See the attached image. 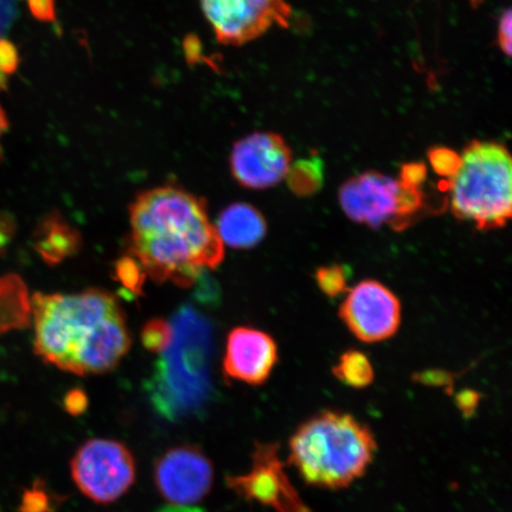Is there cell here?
Segmentation results:
<instances>
[{"label":"cell","instance_id":"1","mask_svg":"<svg viewBox=\"0 0 512 512\" xmlns=\"http://www.w3.org/2000/svg\"><path fill=\"white\" fill-rule=\"evenodd\" d=\"M130 223L132 258L157 283L191 286L223 260L224 245L206 202L176 185L138 195Z\"/></svg>","mask_w":512,"mask_h":512},{"label":"cell","instance_id":"2","mask_svg":"<svg viewBox=\"0 0 512 512\" xmlns=\"http://www.w3.org/2000/svg\"><path fill=\"white\" fill-rule=\"evenodd\" d=\"M34 348L43 361L75 375L118 367L131 347L123 309L112 293L92 288L32 298Z\"/></svg>","mask_w":512,"mask_h":512},{"label":"cell","instance_id":"3","mask_svg":"<svg viewBox=\"0 0 512 512\" xmlns=\"http://www.w3.org/2000/svg\"><path fill=\"white\" fill-rule=\"evenodd\" d=\"M377 444L354 416L326 411L298 428L290 440V462L307 484L339 490L366 473Z\"/></svg>","mask_w":512,"mask_h":512},{"label":"cell","instance_id":"4","mask_svg":"<svg viewBox=\"0 0 512 512\" xmlns=\"http://www.w3.org/2000/svg\"><path fill=\"white\" fill-rule=\"evenodd\" d=\"M446 190L452 213L480 230L502 228L512 215V160L502 144L472 142Z\"/></svg>","mask_w":512,"mask_h":512},{"label":"cell","instance_id":"5","mask_svg":"<svg viewBox=\"0 0 512 512\" xmlns=\"http://www.w3.org/2000/svg\"><path fill=\"white\" fill-rule=\"evenodd\" d=\"M78 489L98 504H111L136 482V460L128 447L111 439H91L81 445L70 462Z\"/></svg>","mask_w":512,"mask_h":512},{"label":"cell","instance_id":"6","mask_svg":"<svg viewBox=\"0 0 512 512\" xmlns=\"http://www.w3.org/2000/svg\"><path fill=\"white\" fill-rule=\"evenodd\" d=\"M217 41L242 46L274 25L287 28L292 10L285 0H200Z\"/></svg>","mask_w":512,"mask_h":512},{"label":"cell","instance_id":"7","mask_svg":"<svg viewBox=\"0 0 512 512\" xmlns=\"http://www.w3.org/2000/svg\"><path fill=\"white\" fill-rule=\"evenodd\" d=\"M214 465L201 448H169L153 467V482L165 502L192 505L203 501L214 485Z\"/></svg>","mask_w":512,"mask_h":512},{"label":"cell","instance_id":"8","mask_svg":"<svg viewBox=\"0 0 512 512\" xmlns=\"http://www.w3.org/2000/svg\"><path fill=\"white\" fill-rule=\"evenodd\" d=\"M229 164L242 187L265 190L286 178L292 165V151L279 134L255 132L234 144Z\"/></svg>","mask_w":512,"mask_h":512},{"label":"cell","instance_id":"9","mask_svg":"<svg viewBox=\"0 0 512 512\" xmlns=\"http://www.w3.org/2000/svg\"><path fill=\"white\" fill-rule=\"evenodd\" d=\"M339 313L352 334L366 343L386 341L396 334L401 322L400 300L374 280L352 288Z\"/></svg>","mask_w":512,"mask_h":512},{"label":"cell","instance_id":"10","mask_svg":"<svg viewBox=\"0 0 512 512\" xmlns=\"http://www.w3.org/2000/svg\"><path fill=\"white\" fill-rule=\"evenodd\" d=\"M400 183L376 171L352 177L339 190V203L350 220L380 228L395 226L399 216Z\"/></svg>","mask_w":512,"mask_h":512},{"label":"cell","instance_id":"11","mask_svg":"<svg viewBox=\"0 0 512 512\" xmlns=\"http://www.w3.org/2000/svg\"><path fill=\"white\" fill-rule=\"evenodd\" d=\"M277 362V344L270 335L242 326L230 332L223 357V373L228 379L260 386Z\"/></svg>","mask_w":512,"mask_h":512},{"label":"cell","instance_id":"12","mask_svg":"<svg viewBox=\"0 0 512 512\" xmlns=\"http://www.w3.org/2000/svg\"><path fill=\"white\" fill-rule=\"evenodd\" d=\"M215 228L223 245L235 249L258 246L267 233L264 215L247 203H234L224 209Z\"/></svg>","mask_w":512,"mask_h":512},{"label":"cell","instance_id":"13","mask_svg":"<svg viewBox=\"0 0 512 512\" xmlns=\"http://www.w3.org/2000/svg\"><path fill=\"white\" fill-rule=\"evenodd\" d=\"M35 240L38 253L50 264L75 253L79 247L78 234L57 215L49 216L41 223Z\"/></svg>","mask_w":512,"mask_h":512},{"label":"cell","instance_id":"14","mask_svg":"<svg viewBox=\"0 0 512 512\" xmlns=\"http://www.w3.org/2000/svg\"><path fill=\"white\" fill-rule=\"evenodd\" d=\"M286 179L293 194L300 197L315 195L324 183L323 162L317 157L298 160L290 166Z\"/></svg>","mask_w":512,"mask_h":512},{"label":"cell","instance_id":"15","mask_svg":"<svg viewBox=\"0 0 512 512\" xmlns=\"http://www.w3.org/2000/svg\"><path fill=\"white\" fill-rule=\"evenodd\" d=\"M334 375L339 381L355 389L369 387L375 377L373 364L363 352L358 350L344 352L334 368Z\"/></svg>","mask_w":512,"mask_h":512},{"label":"cell","instance_id":"16","mask_svg":"<svg viewBox=\"0 0 512 512\" xmlns=\"http://www.w3.org/2000/svg\"><path fill=\"white\" fill-rule=\"evenodd\" d=\"M316 281L320 290L330 298L348 291L347 274L339 265L320 267L316 272Z\"/></svg>","mask_w":512,"mask_h":512},{"label":"cell","instance_id":"17","mask_svg":"<svg viewBox=\"0 0 512 512\" xmlns=\"http://www.w3.org/2000/svg\"><path fill=\"white\" fill-rule=\"evenodd\" d=\"M172 324L165 322V320L157 319L152 320L149 324L145 325L143 331V343L147 350L162 354L168 349L172 339Z\"/></svg>","mask_w":512,"mask_h":512},{"label":"cell","instance_id":"18","mask_svg":"<svg viewBox=\"0 0 512 512\" xmlns=\"http://www.w3.org/2000/svg\"><path fill=\"white\" fill-rule=\"evenodd\" d=\"M428 158H430L435 174L447 179L456 176L460 164H462V157L458 153L446 149V147H435V149L428 152Z\"/></svg>","mask_w":512,"mask_h":512},{"label":"cell","instance_id":"19","mask_svg":"<svg viewBox=\"0 0 512 512\" xmlns=\"http://www.w3.org/2000/svg\"><path fill=\"white\" fill-rule=\"evenodd\" d=\"M118 277L131 291H138L142 285V275L145 274L142 266L134 258H124L117 267Z\"/></svg>","mask_w":512,"mask_h":512},{"label":"cell","instance_id":"20","mask_svg":"<svg viewBox=\"0 0 512 512\" xmlns=\"http://www.w3.org/2000/svg\"><path fill=\"white\" fill-rule=\"evenodd\" d=\"M19 51L14 43L0 37V73L11 75L19 67Z\"/></svg>","mask_w":512,"mask_h":512},{"label":"cell","instance_id":"21","mask_svg":"<svg viewBox=\"0 0 512 512\" xmlns=\"http://www.w3.org/2000/svg\"><path fill=\"white\" fill-rule=\"evenodd\" d=\"M427 168L421 163H409L402 166L399 181L409 187L420 188L426 181Z\"/></svg>","mask_w":512,"mask_h":512},{"label":"cell","instance_id":"22","mask_svg":"<svg viewBox=\"0 0 512 512\" xmlns=\"http://www.w3.org/2000/svg\"><path fill=\"white\" fill-rule=\"evenodd\" d=\"M31 15L38 21L53 23L56 21V0H27Z\"/></svg>","mask_w":512,"mask_h":512},{"label":"cell","instance_id":"23","mask_svg":"<svg viewBox=\"0 0 512 512\" xmlns=\"http://www.w3.org/2000/svg\"><path fill=\"white\" fill-rule=\"evenodd\" d=\"M512 16L511 10L503 12L501 19H499L498 24V44L499 48L502 49L503 53L508 57L511 56V48H512Z\"/></svg>","mask_w":512,"mask_h":512},{"label":"cell","instance_id":"24","mask_svg":"<svg viewBox=\"0 0 512 512\" xmlns=\"http://www.w3.org/2000/svg\"><path fill=\"white\" fill-rule=\"evenodd\" d=\"M14 18V6L11 0H0V37H3L6 29Z\"/></svg>","mask_w":512,"mask_h":512},{"label":"cell","instance_id":"25","mask_svg":"<svg viewBox=\"0 0 512 512\" xmlns=\"http://www.w3.org/2000/svg\"><path fill=\"white\" fill-rule=\"evenodd\" d=\"M86 406V398L85 395L79 392H74L68 395L67 399V408L69 412H73L74 414H79L83 411V408Z\"/></svg>","mask_w":512,"mask_h":512},{"label":"cell","instance_id":"26","mask_svg":"<svg viewBox=\"0 0 512 512\" xmlns=\"http://www.w3.org/2000/svg\"><path fill=\"white\" fill-rule=\"evenodd\" d=\"M11 220L9 217H0V249L6 246V243L10 241L11 235Z\"/></svg>","mask_w":512,"mask_h":512},{"label":"cell","instance_id":"27","mask_svg":"<svg viewBox=\"0 0 512 512\" xmlns=\"http://www.w3.org/2000/svg\"><path fill=\"white\" fill-rule=\"evenodd\" d=\"M10 127L8 115H6L4 108L0 105V160L3 157V149H2V139L4 134L8 132Z\"/></svg>","mask_w":512,"mask_h":512},{"label":"cell","instance_id":"28","mask_svg":"<svg viewBox=\"0 0 512 512\" xmlns=\"http://www.w3.org/2000/svg\"><path fill=\"white\" fill-rule=\"evenodd\" d=\"M8 88V75L0 73V92L5 91Z\"/></svg>","mask_w":512,"mask_h":512},{"label":"cell","instance_id":"29","mask_svg":"<svg viewBox=\"0 0 512 512\" xmlns=\"http://www.w3.org/2000/svg\"><path fill=\"white\" fill-rule=\"evenodd\" d=\"M476 2H478V0H476Z\"/></svg>","mask_w":512,"mask_h":512},{"label":"cell","instance_id":"30","mask_svg":"<svg viewBox=\"0 0 512 512\" xmlns=\"http://www.w3.org/2000/svg\"><path fill=\"white\" fill-rule=\"evenodd\" d=\"M0 512H2V511H0Z\"/></svg>","mask_w":512,"mask_h":512}]
</instances>
